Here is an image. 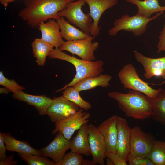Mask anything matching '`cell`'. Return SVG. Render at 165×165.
Segmentation results:
<instances>
[{
	"mask_svg": "<svg viewBox=\"0 0 165 165\" xmlns=\"http://www.w3.org/2000/svg\"><path fill=\"white\" fill-rule=\"evenodd\" d=\"M85 3V0L70 2L58 13L57 16L66 18L68 23L79 27L84 33L90 34L93 19L89 13H84L82 9Z\"/></svg>",
	"mask_w": 165,
	"mask_h": 165,
	"instance_id": "6",
	"label": "cell"
},
{
	"mask_svg": "<svg viewBox=\"0 0 165 165\" xmlns=\"http://www.w3.org/2000/svg\"><path fill=\"white\" fill-rule=\"evenodd\" d=\"M163 12H159L150 18L145 17L138 13L132 16L128 14L123 15L115 21L114 26L108 31V34L111 36H115L119 31L124 30L132 32L135 36H140L146 32L148 23L157 18Z\"/></svg>",
	"mask_w": 165,
	"mask_h": 165,
	"instance_id": "5",
	"label": "cell"
},
{
	"mask_svg": "<svg viewBox=\"0 0 165 165\" xmlns=\"http://www.w3.org/2000/svg\"><path fill=\"white\" fill-rule=\"evenodd\" d=\"M48 57L50 59H58L69 62L73 64L76 69V74L72 81L63 87L57 90L56 93L68 87L73 86L83 79L98 75L104 71V63L102 60L88 61L79 59L65 53L59 48L53 49Z\"/></svg>",
	"mask_w": 165,
	"mask_h": 165,
	"instance_id": "3",
	"label": "cell"
},
{
	"mask_svg": "<svg viewBox=\"0 0 165 165\" xmlns=\"http://www.w3.org/2000/svg\"><path fill=\"white\" fill-rule=\"evenodd\" d=\"M6 145L7 150L15 152L19 154L40 155L39 150L32 147L28 142L18 140L9 132L0 133Z\"/></svg>",
	"mask_w": 165,
	"mask_h": 165,
	"instance_id": "19",
	"label": "cell"
},
{
	"mask_svg": "<svg viewBox=\"0 0 165 165\" xmlns=\"http://www.w3.org/2000/svg\"><path fill=\"white\" fill-rule=\"evenodd\" d=\"M128 2L137 6L138 9L137 13L148 18L154 13L165 11V6L159 4V0H126Z\"/></svg>",
	"mask_w": 165,
	"mask_h": 165,
	"instance_id": "23",
	"label": "cell"
},
{
	"mask_svg": "<svg viewBox=\"0 0 165 165\" xmlns=\"http://www.w3.org/2000/svg\"><path fill=\"white\" fill-rule=\"evenodd\" d=\"M70 147L71 141L65 138L61 133H58L50 143L39 150L40 155L51 158L56 163L63 159Z\"/></svg>",
	"mask_w": 165,
	"mask_h": 165,
	"instance_id": "15",
	"label": "cell"
},
{
	"mask_svg": "<svg viewBox=\"0 0 165 165\" xmlns=\"http://www.w3.org/2000/svg\"><path fill=\"white\" fill-rule=\"evenodd\" d=\"M85 161L81 155L71 151L65 154L56 165H84Z\"/></svg>",
	"mask_w": 165,
	"mask_h": 165,
	"instance_id": "29",
	"label": "cell"
},
{
	"mask_svg": "<svg viewBox=\"0 0 165 165\" xmlns=\"http://www.w3.org/2000/svg\"><path fill=\"white\" fill-rule=\"evenodd\" d=\"M137 61L142 65L145 71L144 76L147 79L153 76L165 79V56L158 58L145 56L137 50L133 51Z\"/></svg>",
	"mask_w": 165,
	"mask_h": 165,
	"instance_id": "12",
	"label": "cell"
},
{
	"mask_svg": "<svg viewBox=\"0 0 165 165\" xmlns=\"http://www.w3.org/2000/svg\"><path fill=\"white\" fill-rule=\"evenodd\" d=\"M12 97L14 99L34 106L41 116L46 115L47 110L52 101V99L45 95H32L23 91L13 93Z\"/></svg>",
	"mask_w": 165,
	"mask_h": 165,
	"instance_id": "18",
	"label": "cell"
},
{
	"mask_svg": "<svg viewBox=\"0 0 165 165\" xmlns=\"http://www.w3.org/2000/svg\"><path fill=\"white\" fill-rule=\"evenodd\" d=\"M3 137L0 134V160L3 161L6 159L7 156L6 154L7 150L6 146Z\"/></svg>",
	"mask_w": 165,
	"mask_h": 165,
	"instance_id": "34",
	"label": "cell"
},
{
	"mask_svg": "<svg viewBox=\"0 0 165 165\" xmlns=\"http://www.w3.org/2000/svg\"><path fill=\"white\" fill-rule=\"evenodd\" d=\"M116 154L127 162L130 154L131 129L126 120L118 116Z\"/></svg>",
	"mask_w": 165,
	"mask_h": 165,
	"instance_id": "16",
	"label": "cell"
},
{
	"mask_svg": "<svg viewBox=\"0 0 165 165\" xmlns=\"http://www.w3.org/2000/svg\"><path fill=\"white\" fill-rule=\"evenodd\" d=\"M75 0H25L24 7L18 16L33 28H38L42 22L48 20H57L58 13Z\"/></svg>",
	"mask_w": 165,
	"mask_h": 165,
	"instance_id": "1",
	"label": "cell"
},
{
	"mask_svg": "<svg viewBox=\"0 0 165 165\" xmlns=\"http://www.w3.org/2000/svg\"><path fill=\"white\" fill-rule=\"evenodd\" d=\"M84 109H80L70 117L55 123V129L51 134L56 133H61L66 139L70 140L74 134L84 124L87 123L90 117L89 113L84 112Z\"/></svg>",
	"mask_w": 165,
	"mask_h": 165,
	"instance_id": "9",
	"label": "cell"
},
{
	"mask_svg": "<svg viewBox=\"0 0 165 165\" xmlns=\"http://www.w3.org/2000/svg\"><path fill=\"white\" fill-rule=\"evenodd\" d=\"M14 155H12L7 157L4 160L0 161V165H12L17 164V161H13Z\"/></svg>",
	"mask_w": 165,
	"mask_h": 165,
	"instance_id": "35",
	"label": "cell"
},
{
	"mask_svg": "<svg viewBox=\"0 0 165 165\" xmlns=\"http://www.w3.org/2000/svg\"><path fill=\"white\" fill-rule=\"evenodd\" d=\"M64 90L62 96L65 99L78 105L80 109L88 111L91 108V104L82 98L80 92L74 87L69 86Z\"/></svg>",
	"mask_w": 165,
	"mask_h": 165,
	"instance_id": "26",
	"label": "cell"
},
{
	"mask_svg": "<svg viewBox=\"0 0 165 165\" xmlns=\"http://www.w3.org/2000/svg\"><path fill=\"white\" fill-rule=\"evenodd\" d=\"M59 25L61 35L67 41L83 39L89 37L90 34L85 33L66 21L65 18L60 17L56 20Z\"/></svg>",
	"mask_w": 165,
	"mask_h": 165,
	"instance_id": "22",
	"label": "cell"
},
{
	"mask_svg": "<svg viewBox=\"0 0 165 165\" xmlns=\"http://www.w3.org/2000/svg\"><path fill=\"white\" fill-rule=\"evenodd\" d=\"M164 85L165 87V79L161 83L159 84V85Z\"/></svg>",
	"mask_w": 165,
	"mask_h": 165,
	"instance_id": "39",
	"label": "cell"
},
{
	"mask_svg": "<svg viewBox=\"0 0 165 165\" xmlns=\"http://www.w3.org/2000/svg\"><path fill=\"white\" fill-rule=\"evenodd\" d=\"M106 159V164L107 165H114L113 162L110 159L107 157Z\"/></svg>",
	"mask_w": 165,
	"mask_h": 165,
	"instance_id": "38",
	"label": "cell"
},
{
	"mask_svg": "<svg viewBox=\"0 0 165 165\" xmlns=\"http://www.w3.org/2000/svg\"><path fill=\"white\" fill-rule=\"evenodd\" d=\"M71 151L86 156L91 155L88 141V128L87 123L78 130L76 136L71 141Z\"/></svg>",
	"mask_w": 165,
	"mask_h": 165,
	"instance_id": "20",
	"label": "cell"
},
{
	"mask_svg": "<svg viewBox=\"0 0 165 165\" xmlns=\"http://www.w3.org/2000/svg\"><path fill=\"white\" fill-rule=\"evenodd\" d=\"M89 7L88 13L92 18L90 35L91 36H97L100 33V28L98 24L100 18L107 9L116 5L118 0H85Z\"/></svg>",
	"mask_w": 165,
	"mask_h": 165,
	"instance_id": "13",
	"label": "cell"
},
{
	"mask_svg": "<svg viewBox=\"0 0 165 165\" xmlns=\"http://www.w3.org/2000/svg\"><path fill=\"white\" fill-rule=\"evenodd\" d=\"M148 157L155 165H165V142L155 141Z\"/></svg>",
	"mask_w": 165,
	"mask_h": 165,
	"instance_id": "27",
	"label": "cell"
},
{
	"mask_svg": "<svg viewBox=\"0 0 165 165\" xmlns=\"http://www.w3.org/2000/svg\"><path fill=\"white\" fill-rule=\"evenodd\" d=\"M106 157L110 159L114 165H127V161L122 157L114 153H106Z\"/></svg>",
	"mask_w": 165,
	"mask_h": 165,
	"instance_id": "32",
	"label": "cell"
},
{
	"mask_svg": "<svg viewBox=\"0 0 165 165\" xmlns=\"http://www.w3.org/2000/svg\"><path fill=\"white\" fill-rule=\"evenodd\" d=\"M164 0L165 1V0Z\"/></svg>",
	"mask_w": 165,
	"mask_h": 165,
	"instance_id": "41",
	"label": "cell"
},
{
	"mask_svg": "<svg viewBox=\"0 0 165 165\" xmlns=\"http://www.w3.org/2000/svg\"><path fill=\"white\" fill-rule=\"evenodd\" d=\"M108 96L117 102L119 108L128 117L138 120L152 117L150 100L142 93L130 90L127 94L111 92Z\"/></svg>",
	"mask_w": 165,
	"mask_h": 165,
	"instance_id": "2",
	"label": "cell"
},
{
	"mask_svg": "<svg viewBox=\"0 0 165 165\" xmlns=\"http://www.w3.org/2000/svg\"><path fill=\"white\" fill-rule=\"evenodd\" d=\"M153 119L165 126V89L155 98L150 99Z\"/></svg>",
	"mask_w": 165,
	"mask_h": 165,
	"instance_id": "25",
	"label": "cell"
},
{
	"mask_svg": "<svg viewBox=\"0 0 165 165\" xmlns=\"http://www.w3.org/2000/svg\"><path fill=\"white\" fill-rule=\"evenodd\" d=\"M0 85L8 88L13 93L23 91L25 87L19 85L15 81L6 77L2 72H0Z\"/></svg>",
	"mask_w": 165,
	"mask_h": 165,
	"instance_id": "30",
	"label": "cell"
},
{
	"mask_svg": "<svg viewBox=\"0 0 165 165\" xmlns=\"http://www.w3.org/2000/svg\"><path fill=\"white\" fill-rule=\"evenodd\" d=\"M9 92H11V91L7 88L4 87L0 88V93L7 94Z\"/></svg>",
	"mask_w": 165,
	"mask_h": 165,
	"instance_id": "37",
	"label": "cell"
},
{
	"mask_svg": "<svg viewBox=\"0 0 165 165\" xmlns=\"http://www.w3.org/2000/svg\"><path fill=\"white\" fill-rule=\"evenodd\" d=\"M131 131L129 156L135 157H148L155 141L153 137L149 133L144 132L138 126L131 129Z\"/></svg>",
	"mask_w": 165,
	"mask_h": 165,
	"instance_id": "7",
	"label": "cell"
},
{
	"mask_svg": "<svg viewBox=\"0 0 165 165\" xmlns=\"http://www.w3.org/2000/svg\"><path fill=\"white\" fill-rule=\"evenodd\" d=\"M118 77L125 89H128L142 93L150 99L156 97L162 89L152 88L148 83L141 79L135 67L131 64L123 66L119 72Z\"/></svg>",
	"mask_w": 165,
	"mask_h": 165,
	"instance_id": "4",
	"label": "cell"
},
{
	"mask_svg": "<svg viewBox=\"0 0 165 165\" xmlns=\"http://www.w3.org/2000/svg\"><path fill=\"white\" fill-rule=\"evenodd\" d=\"M127 161L130 165H155L148 157H135L129 156Z\"/></svg>",
	"mask_w": 165,
	"mask_h": 165,
	"instance_id": "31",
	"label": "cell"
},
{
	"mask_svg": "<svg viewBox=\"0 0 165 165\" xmlns=\"http://www.w3.org/2000/svg\"><path fill=\"white\" fill-rule=\"evenodd\" d=\"M22 159L28 165H56L53 161H51L46 157L33 154H19Z\"/></svg>",
	"mask_w": 165,
	"mask_h": 165,
	"instance_id": "28",
	"label": "cell"
},
{
	"mask_svg": "<svg viewBox=\"0 0 165 165\" xmlns=\"http://www.w3.org/2000/svg\"><path fill=\"white\" fill-rule=\"evenodd\" d=\"M112 78L108 74H101L93 77L83 79L76 84L74 86L79 92L88 90L100 86L107 88L110 86L109 82Z\"/></svg>",
	"mask_w": 165,
	"mask_h": 165,
	"instance_id": "21",
	"label": "cell"
},
{
	"mask_svg": "<svg viewBox=\"0 0 165 165\" xmlns=\"http://www.w3.org/2000/svg\"><path fill=\"white\" fill-rule=\"evenodd\" d=\"M95 37H89L81 39L64 41L59 49L61 51H66L73 55L78 56L81 59L93 61L96 59L94 52L98 47L99 43L92 42Z\"/></svg>",
	"mask_w": 165,
	"mask_h": 165,
	"instance_id": "8",
	"label": "cell"
},
{
	"mask_svg": "<svg viewBox=\"0 0 165 165\" xmlns=\"http://www.w3.org/2000/svg\"><path fill=\"white\" fill-rule=\"evenodd\" d=\"M79 110L78 105L62 96L53 98L46 115L52 122L56 123L70 117Z\"/></svg>",
	"mask_w": 165,
	"mask_h": 165,
	"instance_id": "10",
	"label": "cell"
},
{
	"mask_svg": "<svg viewBox=\"0 0 165 165\" xmlns=\"http://www.w3.org/2000/svg\"><path fill=\"white\" fill-rule=\"evenodd\" d=\"M38 28L41 33V38L55 48H59L64 42L59 25L55 20L50 19L46 22H41Z\"/></svg>",
	"mask_w": 165,
	"mask_h": 165,
	"instance_id": "17",
	"label": "cell"
},
{
	"mask_svg": "<svg viewBox=\"0 0 165 165\" xmlns=\"http://www.w3.org/2000/svg\"><path fill=\"white\" fill-rule=\"evenodd\" d=\"M34 57L36 59L38 66H44L47 57L51 53L53 47L48 44L41 38H35L31 44Z\"/></svg>",
	"mask_w": 165,
	"mask_h": 165,
	"instance_id": "24",
	"label": "cell"
},
{
	"mask_svg": "<svg viewBox=\"0 0 165 165\" xmlns=\"http://www.w3.org/2000/svg\"><path fill=\"white\" fill-rule=\"evenodd\" d=\"M88 141L92 161L95 164L104 165L106 150L104 138L94 125L88 124Z\"/></svg>",
	"mask_w": 165,
	"mask_h": 165,
	"instance_id": "11",
	"label": "cell"
},
{
	"mask_svg": "<svg viewBox=\"0 0 165 165\" xmlns=\"http://www.w3.org/2000/svg\"><path fill=\"white\" fill-rule=\"evenodd\" d=\"M15 0H0V3L4 7H6L8 4L12 2H14Z\"/></svg>",
	"mask_w": 165,
	"mask_h": 165,
	"instance_id": "36",
	"label": "cell"
},
{
	"mask_svg": "<svg viewBox=\"0 0 165 165\" xmlns=\"http://www.w3.org/2000/svg\"><path fill=\"white\" fill-rule=\"evenodd\" d=\"M164 16L165 17V14H164Z\"/></svg>",
	"mask_w": 165,
	"mask_h": 165,
	"instance_id": "40",
	"label": "cell"
},
{
	"mask_svg": "<svg viewBox=\"0 0 165 165\" xmlns=\"http://www.w3.org/2000/svg\"><path fill=\"white\" fill-rule=\"evenodd\" d=\"M118 116L114 115L102 122L97 127L103 136L106 153H116L118 136L117 123Z\"/></svg>",
	"mask_w": 165,
	"mask_h": 165,
	"instance_id": "14",
	"label": "cell"
},
{
	"mask_svg": "<svg viewBox=\"0 0 165 165\" xmlns=\"http://www.w3.org/2000/svg\"><path fill=\"white\" fill-rule=\"evenodd\" d=\"M159 41L157 45V53L165 51V22L159 37Z\"/></svg>",
	"mask_w": 165,
	"mask_h": 165,
	"instance_id": "33",
	"label": "cell"
}]
</instances>
